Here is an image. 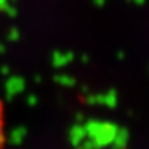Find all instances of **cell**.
Segmentation results:
<instances>
[{"instance_id":"6da1fadb","label":"cell","mask_w":149,"mask_h":149,"mask_svg":"<svg viewBox=\"0 0 149 149\" xmlns=\"http://www.w3.org/2000/svg\"><path fill=\"white\" fill-rule=\"evenodd\" d=\"M6 142V119H4V106L0 100V149L4 148Z\"/></svg>"}]
</instances>
